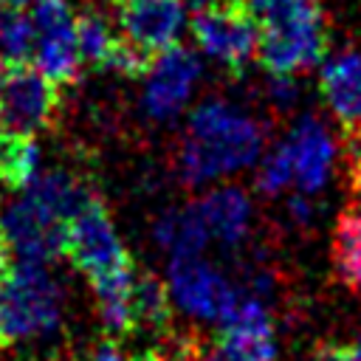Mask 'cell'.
I'll return each mask as SVG.
<instances>
[{"instance_id": "6da1fadb", "label": "cell", "mask_w": 361, "mask_h": 361, "mask_svg": "<svg viewBox=\"0 0 361 361\" xmlns=\"http://www.w3.org/2000/svg\"><path fill=\"white\" fill-rule=\"evenodd\" d=\"M262 147V127L237 107L212 99L203 102L186 127L178 149V172L197 186L217 175L237 172L257 161Z\"/></svg>"}, {"instance_id": "7a4b0ae2", "label": "cell", "mask_w": 361, "mask_h": 361, "mask_svg": "<svg viewBox=\"0 0 361 361\" xmlns=\"http://www.w3.org/2000/svg\"><path fill=\"white\" fill-rule=\"evenodd\" d=\"M324 11L316 0H279L265 8L257 59L271 76H293L324 56Z\"/></svg>"}, {"instance_id": "3957f363", "label": "cell", "mask_w": 361, "mask_h": 361, "mask_svg": "<svg viewBox=\"0 0 361 361\" xmlns=\"http://www.w3.org/2000/svg\"><path fill=\"white\" fill-rule=\"evenodd\" d=\"M62 316V290L39 262H17L0 282V347L48 336Z\"/></svg>"}, {"instance_id": "277c9868", "label": "cell", "mask_w": 361, "mask_h": 361, "mask_svg": "<svg viewBox=\"0 0 361 361\" xmlns=\"http://www.w3.org/2000/svg\"><path fill=\"white\" fill-rule=\"evenodd\" d=\"M262 20L251 0H197L192 11V34L203 54L243 71L259 51Z\"/></svg>"}, {"instance_id": "5b68a950", "label": "cell", "mask_w": 361, "mask_h": 361, "mask_svg": "<svg viewBox=\"0 0 361 361\" xmlns=\"http://www.w3.org/2000/svg\"><path fill=\"white\" fill-rule=\"evenodd\" d=\"M56 102V85L37 65L0 59V138H34L51 127Z\"/></svg>"}, {"instance_id": "8992f818", "label": "cell", "mask_w": 361, "mask_h": 361, "mask_svg": "<svg viewBox=\"0 0 361 361\" xmlns=\"http://www.w3.org/2000/svg\"><path fill=\"white\" fill-rule=\"evenodd\" d=\"M65 257L76 271L87 276V282L133 268V259L121 245L104 203L96 195L71 217L65 228Z\"/></svg>"}, {"instance_id": "52a82bcc", "label": "cell", "mask_w": 361, "mask_h": 361, "mask_svg": "<svg viewBox=\"0 0 361 361\" xmlns=\"http://www.w3.org/2000/svg\"><path fill=\"white\" fill-rule=\"evenodd\" d=\"M31 20L37 28L34 59L54 85H71L82 71L76 20L68 0H34Z\"/></svg>"}, {"instance_id": "ba28073f", "label": "cell", "mask_w": 361, "mask_h": 361, "mask_svg": "<svg viewBox=\"0 0 361 361\" xmlns=\"http://www.w3.org/2000/svg\"><path fill=\"white\" fill-rule=\"evenodd\" d=\"M169 293L186 313L217 322H223L240 299V288L226 282V276L217 274L200 257H172Z\"/></svg>"}, {"instance_id": "9c48e42d", "label": "cell", "mask_w": 361, "mask_h": 361, "mask_svg": "<svg viewBox=\"0 0 361 361\" xmlns=\"http://www.w3.org/2000/svg\"><path fill=\"white\" fill-rule=\"evenodd\" d=\"M6 237L11 243V251L23 262H39L45 265L48 259L65 254V228L68 223L48 212L42 203L34 197L23 195L20 200L8 203L0 212Z\"/></svg>"}, {"instance_id": "30bf717a", "label": "cell", "mask_w": 361, "mask_h": 361, "mask_svg": "<svg viewBox=\"0 0 361 361\" xmlns=\"http://www.w3.org/2000/svg\"><path fill=\"white\" fill-rule=\"evenodd\" d=\"M220 355L223 361H276L274 324L254 293L240 290V299L223 319Z\"/></svg>"}, {"instance_id": "8fae6325", "label": "cell", "mask_w": 361, "mask_h": 361, "mask_svg": "<svg viewBox=\"0 0 361 361\" xmlns=\"http://www.w3.org/2000/svg\"><path fill=\"white\" fill-rule=\"evenodd\" d=\"M183 25V0H127L118 3V28L127 42L149 56L175 48Z\"/></svg>"}, {"instance_id": "7c38bea8", "label": "cell", "mask_w": 361, "mask_h": 361, "mask_svg": "<svg viewBox=\"0 0 361 361\" xmlns=\"http://www.w3.org/2000/svg\"><path fill=\"white\" fill-rule=\"evenodd\" d=\"M200 76V62L189 48L164 51L147 73L144 104L155 118H172L189 102V93Z\"/></svg>"}, {"instance_id": "4fadbf2b", "label": "cell", "mask_w": 361, "mask_h": 361, "mask_svg": "<svg viewBox=\"0 0 361 361\" xmlns=\"http://www.w3.org/2000/svg\"><path fill=\"white\" fill-rule=\"evenodd\" d=\"M285 147L290 152V164H293V180L299 183V189L305 192H316L324 186L330 166H333V138L324 130V124L313 116L302 118L290 135L285 138Z\"/></svg>"}, {"instance_id": "5bb4252c", "label": "cell", "mask_w": 361, "mask_h": 361, "mask_svg": "<svg viewBox=\"0 0 361 361\" xmlns=\"http://www.w3.org/2000/svg\"><path fill=\"white\" fill-rule=\"evenodd\" d=\"M322 96L330 113L350 133L361 130V54H338L322 68Z\"/></svg>"}, {"instance_id": "9a60e30c", "label": "cell", "mask_w": 361, "mask_h": 361, "mask_svg": "<svg viewBox=\"0 0 361 361\" xmlns=\"http://www.w3.org/2000/svg\"><path fill=\"white\" fill-rule=\"evenodd\" d=\"M200 214L206 220V228L212 237H217L226 245H237L251 223V203L245 197V192H240L237 186H220L212 189L209 195H203L197 200Z\"/></svg>"}, {"instance_id": "2e32d148", "label": "cell", "mask_w": 361, "mask_h": 361, "mask_svg": "<svg viewBox=\"0 0 361 361\" xmlns=\"http://www.w3.org/2000/svg\"><path fill=\"white\" fill-rule=\"evenodd\" d=\"M209 237L212 234L206 228V220H203L197 203L169 209L155 223V240L172 257H197V251L206 245Z\"/></svg>"}, {"instance_id": "e0dca14e", "label": "cell", "mask_w": 361, "mask_h": 361, "mask_svg": "<svg viewBox=\"0 0 361 361\" xmlns=\"http://www.w3.org/2000/svg\"><path fill=\"white\" fill-rule=\"evenodd\" d=\"M333 268L350 290H361V209H344L336 217Z\"/></svg>"}, {"instance_id": "ac0fdd59", "label": "cell", "mask_w": 361, "mask_h": 361, "mask_svg": "<svg viewBox=\"0 0 361 361\" xmlns=\"http://www.w3.org/2000/svg\"><path fill=\"white\" fill-rule=\"evenodd\" d=\"M169 288L164 279H158L149 271H135L133 282V313L138 327L149 330H164L172 319V305H169Z\"/></svg>"}, {"instance_id": "d6986e66", "label": "cell", "mask_w": 361, "mask_h": 361, "mask_svg": "<svg viewBox=\"0 0 361 361\" xmlns=\"http://www.w3.org/2000/svg\"><path fill=\"white\" fill-rule=\"evenodd\" d=\"M39 147L34 138H0V183L6 189H28L37 178Z\"/></svg>"}, {"instance_id": "ffe728a7", "label": "cell", "mask_w": 361, "mask_h": 361, "mask_svg": "<svg viewBox=\"0 0 361 361\" xmlns=\"http://www.w3.org/2000/svg\"><path fill=\"white\" fill-rule=\"evenodd\" d=\"M76 39H79L82 62L93 68H107V59L118 42V37L113 34V25L96 8H85L76 17Z\"/></svg>"}, {"instance_id": "44dd1931", "label": "cell", "mask_w": 361, "mask_h": 361, "mask_svg": "<svg viewBox=\"0 0 361 361\" xmlns=\"http://www.w3.org/2000/svg\"><path fill=\"white\" fill-rule=\"evenodd\" d=\"M37 28L25 8H3L0 11V59L20 62L34 51Z\"/></svg>"}, {"instance_id": "7402d4cb", "label": "cell", "mask_w": 361, "mask_h": 361, "mask_svg": "<svg viewBox=\"0 0 361 361\" xmlns=\"http://www.w3.org/2000/svg\"><path fill=\"white\" fill-rule=\"evenodd\" d=\"M144 361H223V355L192 333H166L147 350Z\"/></svg>"}, {"instance_id": "603a6c76", "label": "cell", "mask_w": 361, "mask_h": 361, "mask_svg": "<svg viewBox=\"0 0 361 361\" xmlns=\"http://www.w3.org/2000/svg\"><path fill=\"white\" fill-rule=\"evenodd\" d=\"M293 180V164H290V152L285 147V141L279 147H274L262 164H259V172H257V186L265 192V195H274L279 189H285L288 183Z\"/></svg>"}, {"instance_id": "cb8c5ba5", "label": "cell", "mask_w": 361, "mask_h": 361, "mask_svg": "<svg viewBox=\"0 0 361 361\" xmlns=\"http://www.w3.org/2000/svg\"><path fill=\"white\" fill-rule=\"evenodd\" d=\"M85 361H133V358H130V353L124 350L121 338L104 336V338H99V341H93V344L87 347Z\"/></svg>"}, {"instance_id": "d4e9b609", "label": "cell", "mask_w": 361, "mask_h": 361, "mask_svg": "<svg viewBox=\"0 0 361 361\" xmlns=\"http://www.w3.org/2000/svg\"><path fill=\"white\" fill-rule=\"evenodd\" d=\"M347 138L353 141V166H350V183H353V192L361 197V130H358V133H350Z\"/></svg>"}, {"instance_id": "484cf974", "label": "cell", "mask_w": 361, "mask_h": 361, "mask_svg": "<svg viewBox=\"0 0 361 361\" xmlns=\"http://www.w3.org/2000/svg\"><path fill=\"white\" fill-rule=\"evenodd\" d=\"M316 361H355V355H353L350 347H341V344H324V347H319Z\"/></svg>"}, {"instance_id": "4316f807", "label": "cell", "mask_w": 361, "mask_h": 361, "mask_svg": "<svg viewBox=\"0 0 361 361\" xmlns=\"http://www.w3.org/2000/svg\"><path fill=\"white\" fill-rule=\"evenodd\" d=\"M11 257H14V251H11V243H8L6 228H3V220H0V282H3V279L11 274V268H14Z\"/></svg>"}, {"instance_id": "83f0119b", "label": "cell", "mask_w": 361, "mask_h": 361, "mask_svg": "<svg viewBox=\"0 0 361 361\" xmlns=\"http://www.w3.org/2000/svg\"><path fill=\"white\" fill-rule=\"evenodd\" d=\"M290 212H293L296 220H307V217H310V209H307V203H305L302 197H293V200H290Z\"/></svg>"}, {"instance_id": "f1b7e54d", "label": "cell", "mask_w": 361, "mask_h": 361, "mask_svg": "<svg viewBox=\"0 0 361 361\" xmlns=\"http://www.w3.org/2000/svg\"><path fill=\"white\" fill-rule=\"evenodd\" d=\"M25 3H28V0H0L3 8H25Z\"/></svg>"}, {"instance_id": "f546056e", "label": "cell", "mask_w": 361, "mask_h": 361, "mask_svg": "<svg viewBox=\"0 0 361 361\" xmlns=\"http://www.w3.org/2000/svg\"><path fill=\"white\" fill-rule=\"evenodd\" d=\"M350 350H353V355H355V361H361V336L355 338V344H353Z\"/></svg>"}, {"instance_id": "4dcf8cb0", "label": "cell", "mask_w": 361, "mask_h": 361, "mask_svg": "<svg viewBox=\"0 0 361 361\" xmlns=\"http://www.w3.org/2000/svg\"><path fill=\"white\" fill-rule=\"evenodd\" d=\"M113 3H116V6H118V3H127V0H113Z\"/></svg>"}]
</instances>
